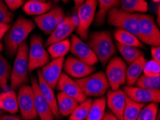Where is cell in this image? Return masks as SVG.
I'll return each mask as SVG.
<instances>
[{"label":"cell","mask_w":160,"mask_h":120,"mask_svg":"<svg viewBox=\"0 0 160 120\" xmlns=\"http://www.w3.org/2000/svg\"><path fill=\"white\" fill-rule=\"evenodd\" d=\"M35 28V24L32 21L19 17L13 25L10 27L4 37V44L7 54L10 57L15 55L19 46L25 42Z\"/></svg>","instance_id":"cell-1"},{"label":"cell","mask_w":160,"mask_h":120,"mask_svg":"<svg viewBox=\"0 0 160 120\" xmlns=\"http://www.w3.org/2000/svg\"><path fill=\"white\" fill-rule=\"evenodd\" d=\"M88 45L103 66H106L116 53L112 37L108 31H98L90 34Z\"/></svg>","instance_id":"cell-2"},{"label":"cell","mask_w":160,"mask_h":120,"mask_svg":"<svg viewBox=\"0 0 160 120\" xmlns=\"http://www.w3.org/2000/svg\"><path fill=\"white\" fill-rule=\"evenodd\" d=\"M28 45L25 41L18 49L11 73V87L14 91L28 81Z\"/></svg>","instance_id":"cell-3"},{"label":"cell","mask_w":160,"mask_h":120,"mask_svg":"<svg viewBox=\"0 0 160 120\" xmlns=\"http://www.w3.org/2000/svg\"><path fill=\"white\" fill-rule=\"evenodd\" d=\"M107 19L109 24L133 34L140 40L139 26L136 13H128L118 7H112L107 12Z\"/></svg>","instance_id":"cell-4"},{"label":"cell","mask_w":160,"mask_h":120,"mask_svg":"<svg viewBox=\"0 0 160 120\" xmlns=\"http://www.w3.org/2000/svg\"><path fill=\"white\" fill-rule=\"evenodd\" d=\"M86 97H101L107 92L109 84L106 73L96 72L88 76L75 80Z\"/></svg>","instance_id":"cell-5"},{"label":"cell","mask_w":160,"mask_h":120,"mask_svg":"<svg viewBox=\"0 0 160 120\" xmlns=\"http://www.w3.org/2000/svg\"><path fill=\"white\" fill-rule=\"evenodd\" d=\"M139 23L140 41L151 46L160 45V32L153 17L144 13H136Z\"/></svg>","instance_id":"cell-6"},{"label":"cell","mask_w":160,"mask_h":120,"mask_svg":"<svg viewBox=\"0 0 160 120\" xmlns=\"http://www.w3.org/2000/svg\"><path fill=\"white\" fill-rule=\"evenodd\" d=\"M50 61V55L45 50L42 37L33 35L30 38L28 52V72L43 67Z\"/></svg>","instance_id":"cell-7"},{"label":"cell","mask_w":160,"mask_h":120,"mask_svg":"<svg viewBox=\"0 0 160 120\" xmlns=\"http://www.w3.org/2000/svg\"><path fill=\"white\" fill-rule=\"evenodd\" d=\"M97 6L98 0H86L76 11L78 21L76 31L82 40H86L88 38L89 28L95 17Z\"/></svg>","instance_id":"cell-8"},{"label":"cell","mask_w":160,"mask_h":120,"mask_svg":"<svg viewBox=\"0 0 160 120\" xmlns=\"http://www.w3.org/2000/svg\"><path fill=\"white\" fill-rule=\"evenodd\" d=\"M19 110L23 120H35L38 117L35 107L34 92L32 86L22 85L18 96Z\"/></svg>","instance_id":"cell-9"},{"label":"cell","mask_w":160,"mask_h":120,"mask_svg":"<svg viewBox=\"0 0 160 120\" xmlns=\"http://www.w3.org/2000/svg\"><path fill=\"white\" fill-rule=\"evenodd\" d=\"M106 65V76L109 87L113 91L119 89L121 86L126 83L127 64L123 59L116 56L111 58Z\"/></svg>","instance_id":"cell-10"},{"label":"cell","mask_w":160,"mask_h":120,"mask_svg":"<svg viewBox=\"0 0 160 120\" xmlns=\"http://www.w3.org/2000/svg\"><path fill=\"white\" fill-rule=\"evenodd\" d=\"M65 14L60 7H55L49 12L35 17L34 20L39 28L46 35H50L63 21Z\"/></svg>","instance_id":"cell-11"},{"label":"cell","mask_w":160,"mask_h":120,"mask_svg":"<svg viewBox=\"0 0 160 120\" xmlns=\"http://www.w3.org/2000/svg\"><path fill=\"white\" fill-rule=\"evenodd\" d=\"M78 21L76 16H68L65 18L63 21L50 34L44 46L48 47L53 43L67 39L78 28Z\"/></svg>","instance_id":"cell-12"},{"label":"cell","mask_w":160,"mask_h":120,"mask_svg":"<svg viewBox=\"0 0 160 120\" xmlns=\"http://www.w3.org/2000/svg\"><path fill=\"white\" fill-rule=\"evenodd\" d=\"M70 51L77 59L89 65H94L98 62L95 53L88 44L85 43L81 38L75 35L71 37Z\"/></svg>","instance_id":"cell-13"},{"label":"cell","mask_w":160,"mask_h":120,"mask_svg":"<svg viewBox=\"0 0 160 120\" xmlns=\"http://www.w3.org/2000/svg\"><path fill=\"white\" fill-rule=\"evenodd\" d=\"M63 67L65 72L68 76L76 79L88 76L96 70L94 65L86 64L72 55H69L64 61Z\"/></svg>","instance_id":"cell-14"},{"label":"cell","mask_w":160,"mask_h":120,"mask_svg":"<svg viewBox=\"0 0 160 120\" xmlns=\"http://www.w3.org/2000/svg\"><path fill=\"white\" fill-rule=\"evenodd\" d=\"M123 91L130 99L137 103H157L160 101V90L152 91L139 87L126 86Z\"/></svg>","instance_id":"cell-15"},{"label":"cell","mask_w":160,"mask_h":120,"mask_svg":"<svg viewBox=\"0 0 160 120\" xmlns=\"http://www.w3.org/2000/svg\"><path fill=\"white\" fill-rule=\"evenodd\" d=\"M55 89L65 93L79 104L87 99V97L83 94L77 83L65 73H62Z\"/></svg>","instance_id":"cell-16"},{"label":"cell","mask_w":160,"mask_h":120,"mask_svg":"<svg viewBox=\"0 0 160 120\" xmlns=\"http://www.w3.org/2000/svg\"><path fill=\"white\" fill-rule=\"evenodd\" d=\"M64 57L55 58L48 62L40 70L41 75L48 85L54 90L62 74L64 64Z\"/></svg>","instance_id":"cell-17"},{"label":"cell","mask_w":160,"mask_h":120,"mask_svg":"<svg viewBox=\"0 0 160 120\" xmlns=\"http://www.w3.org/2000/svg\"><path fill=\"white\" fill-rule=\"evenodd\" d=\"M31 86H32L34 92V100H35V107L38 117L41 120H54L55 117L52 110L46 102V100L41 94L39 89L38 80L35 76L31 77Z\"/></svg>","instance_id":"cell-18"},{"label":"cell","mask_w":160,"mask_h":120,"mask_svg":"<svg viewBox=\"0 0 160 120\" xmlns=\"http://www.w3.org/2000/svg\"><path fill=\"white\" fill-rule=\"evenodd\" d=\"M126 97L124 91L122 89L113 91L108 89L106 103L112 113L117 117L118 120H123V110L126 104Z\"/></svg>","instance_id":"cell-19"},{"label":"cell","mask_w":160,"mask_h":120,"mask_svg":"<svg viewBox=\"0 0 160 120\" xmlns=\"http://www.w3.org/2000/svg\"><path fill=\"white\" fill-rule=\"evenodd\" d=\"M38 78L39 89H40L41 94H42V97L46 100V102L49 104L50 109L52 110V114L55 117V119H56L57 120H60L61 119V115H60L59 109H58L57 99L54 94L53 89L43 79L42 75H41L40 70L38 71Z\"/></svg>","instance_id":"cell-20"},{"label":"cell","mask_w":160,"mask_h":120,"mask_svg":"<svg viewBox=\"0 0 160 120\" xmlns=\"http://www.w3.org/2000/svg\"><path fill=\"white\" fill-rule=\"evenodd\" d=\"M0 109L12 114L19 111L18 97L14 90L0 93Z\"/></svg>","instance_id":"cell-21"},{"label":"cell","mask_w":160,"mask_h":120,"mask_svg":"<svg viewBox=\"0 0 160 120\" xmlns=\"http://www.w3.org/2000/svg\"><path fill=\"white\" fill-rule=\"evenodd\" d=\"M146 60L144 56L140 57L129 64L126 71V83L128 86H133L143 72V68Z\"/></svg>","instance_id":"cell-22"},{"label":"cell","mask_w":160,"mask_h":120,"mask_svg":"<svg viewBox=\"0 0 160 120\" xmlns=\"http://www.w3.org/2000/svg\"><path fill=\"white\" fill-rule=\"evenodd\" d=\"M56 99L60 114L62 117L70 116L79 104V103L74 99L62 91L58 93Z\"/></svg>","instance_id":"cell-23"},{"label":"cell","mask_w":160,"mask_h":120,"mask_svg":"<svg viewBox=\"0 0 160 120\" xmlns=\"http://www.w3.org/2000/svg\"><path fill=\"white\" fill-rule=\"evenodd\" d=\"M52 7V1L42 2L38 1H28L23 7V11L28 15L39 16L49 12Z\"/></svg>","instance_id":"cell-24"},{"label":"cell","mask_w":160,"mask_h":120,"mask_svg":"<svg viewBox=\"0 0 160 120\" xmlns=\"http://www.w3.org/2000/svg\"><path fill=\"white\" fill-rule=\"evenodd\" d=\"M113 37H114L115 40L117 41V43L122 44V45L134 46V47L139 48H144V45L137 37L127 31L122 30V29H116L114 33H113Z\"/></svg>","instance_id":"cell-25"},{"label":"cell","mask_w":160,"mask_h":120,"mask_svg":"<svg viewBox=\"0 0 160 120\" xmlns=\"http://www.w3.org/2000/svg\"><path fill=\"white\" fill-rule=\"evenodd\" d=\"M106 98H98L93 101L89 112L85 120H102L105 114Z\"/></svg>","instance_id":"cell-26"},{"label":"cell","mask_w":160,"mask_h":120,"mask_svg":"<svg viewBox=\"0 0 160 120\" xmlns=\"http://www.w3.org/2000/svg\"><path fill=\"white\" fill-rule=\"evenodd\" d=\"M99 10L96 15L95 23L98 26H101L105 22L107 12L112 7H118L121 4V0H98Z\"/></svg>","instance_id":"cell-27"},{"label":"cell","mask_w":160,"mask_h":120,"mask_svg":"<svg viewBox=\"0 0 160 120\" xmlns=\"http://www.w3.org/2000/svg\"><path fill=\"white\" fill-rule=\"evenodd\" d=\"M116 46L121 55L128 64H131L138 58L144 56V53L139 48L122 45L118 43H116Z\"/></svg>","instance_id":"cell-28"},{"label":"cell","mask_w":160,"mask_h":120,"mask_svg":"<svg viewBox=\"0 0 160 120\" xmlns=\"http://www.w3.org/2000/svg\"><path fill=\"white\" fill-rule=\"evenodd\" d=\"M144 106L145 104L135 102L127 96L123 110V120H137L140 111Z\"/></svg>","instance_id":"cell-29"},{"label":"cell","mask_w":160,"mask_h":120,"mask_svg":"<svg viewBox=\"0 0 160 120\" xmlns=\"http://www.w3.org/2000/svg\"><path fill=\"white\" fill-rule=\"evenodd\" d=\"M71 48V41L69 39L59 41L48 46V53L52 59L58 58L65 57V55L69 52Z\"/></svg>","instance_id":"cell-30"},{"label":"cell","mask_w":160,"mask_h":120,"mask_svg":"<svg viewBox=\"0 0 160 120\" xmlns=\"http://www.w3.org/2000/svg\"><path fill=\"white\" fill-rule=\"evenodd\" d=\"M120 4L121 9L128 13H144L148 10V4L144 0H121Z\"/></svg>","instance_id":"cell-31"},{"label":"cell","mask_w":160,"mask_h":120,"mask_svg":"<svg viewBox=\"0 0 160 120\" xmlns=\"http://www.w3.org/2000/svg\"><path fill=\"white\" fill-rule=\"evenodd\" d=\"M137 87L142 88L152 91L159 90L160 76H147L142 75L138 78L136 82Z\"/></svg>","instance_id":"cell-32"},{"label":"cell","mask_w":160,"mask_h":120,"mask_svg":"<svg viewBox=\"0 0 160 120\" xmlns=\"http://www.w3.org/2000/svg\"><path fill=\"white\" fill-rule=\"evenodd\" d=\"M12 67L8 61L0 54V87L8 91V80L11 76Z\"/></svg>","instance_id":"cell-33"},{"label":"cell","mask_w":160,"mask_h":120,"mask_svg":"<svg viewBox=\"0 0 160 120\" xmlns=\"http://www.w3.org/2000/svg\"><path fill=\"white\" fill-rule=\"evenodd\" d=\"M93 99H87L77 106L72 114L70 115L69 120H85L91 108Z\"/></svg>","instance_id":"cell-34"},{"label":"cell","mask_w":160,"mask_h":120,"mask_svg":"<svg viewBox=\"0 0 160 120\" xmlns=\"http://www.w3.org/2000/svg\"><path fill=\"white\" fill-rule=\"evenodd\" d=\"M158 113V104L150 103L142 109L137 120H156Z\"/></svg>","instance_id":"cell-35"},{"label":"cell","mask_w":160,"mask_h":120,"mask_svg":"<svg viewBox=\"0 0 160 120\" xmlns=\"http://www.w3.org/2000/svg\"><path fill=\"white\" fill-rule=\"evenodd\" d=\"M143 73L147 76H160V63L153 60H146L143 68Z\"/></svg>","instance_id":"cell-36"},{"label":"cell","mask_w":160,"mask_h":120,"mask_svg":"<svg viewBox=\"0 0 160 120\" xmlns=\"http://www.w3.org/2000/svg\"><path fill=\"white\" fill-rule=\"evenodd\" d=\"M14 14L9 10L3 0H0V23L9 24L12 21Z\"/></svg>","instance_id":"cell-37"},{"label":"cell","mask_w":160,"mask_h":120,"mask_svg":"<svg viewBox=\"0 0 160 120\" xmlns=\"http://www.w3.org/2000/svg\"><path fill=\"white\" fill-rule=\"evenodd\" d=\"M4 2L9 10L12 11L17 10L25 3V0H4Z\"/></svg>","instance_id":"cell-38"},{"label":"cell","mask_w":160,"mask_h":120,"mask_svg":"<svg viewBox=\"0 0 160 120\" xmlns=\"http://www.w3.org/2000/svg\"><path fill=\"white\" fill-rule=\"evenodd\" d=\"M151 55L153 58V60L160 63V48L152 46L151 48Z\"/></svg>","instance_id":"cell-39"},{"label":"cell","mask_w":160,"mask_h":120,"mask_svg":"<svg viewBox=\"0 0 160 120\" xmlns=\"http://www.w3.org/2000/svg\"><path fill=\"white\" fill-rule=\"evenodd\" d=\"M10 26L11 25L9 24L0 23V40L4 38V36L5 35L7 32L10 28Z\"/></svg>","instance_id":"cell-40"},{"label":"cell","mask_w":160,"mask_h":120,"mask_svg":"<svg viewBox=\"0 0 160 120\" xmlns=\"http://www.w3.org/2000/svg\"><path fill=\"white\" fill-rule=\"evenodd\" d=\"M102 120H118L114 114L110 111H107L103 115Z\"/></svg>","instance_id":"cell-41"},{"label":"cell","mask_w":160,"mask_h":120,"mask_svg":"<svg viewBox=\"0 0 160 120\" xmlns=\"http://www.w3.org/2000/svg\"><path fill=\"white\" fill-rule=\"evenodd\" d=\"M0 120H21V118L19 116H14V115H1Z\"/></svg>","instance_id":"cell-42"},{"label":"cell","mask_w":160,"mask_h":120,"mask_svg":"<svg viewBox=\"0 0 160 120\" xmlns=\"http://www.w3.org/2000/svg\"><path fill=\"white\" fill-rule=\"evenodd\" d=\"M85 1H86V0H73L74 4H75V9H76V11H77L79 7L84 3Z\"/></svg>","instance_id":"cell-43"},{"label":"cell","mask_w":160,"mask_h":120,"mask_svg":"<svg viewBox=\"0 0 160 120\" xmlns=\"http://www.w3.org/2000/svg\"><path fill=\"white\" fill-rule=\"evenodd\" d=\"M159 14H160V6H159V5H158V8H157V24H158V26H159V24H160Z\"/></svg>","instance_id":"cell-44"},{"label":"cell","mask_w":160,"mask_h":120,"mask_svg":"<svg viewBox=\"0 0 160 120\" xmlns=\"http://www.w3.org/2000/svg\"><path fill=\"white\" fill-rule=\"evenodd\" d=\"M60 1H62V2H63L64 3L67 4L68 2L70 1V0H54L55 2H60Z\"/></svg>","instance_id":"cell-45"},{"label":"cell","mask_w":160,"mask_h":120,"mask_svg":"<svg viewBox=\"0 0 160 120\" xmlns=\"http://www.w3.org/2000/svg\"><path fill=\"white\" fill-rule=\"evenodd\" d=\"M3 48H4V45H3V44L0 43V52H2V50H3Z\"/></svg>","instance_id":"cell-46"},{"label":"cell","mask_w":160,"mask_h":120,"mask_svg":"<svg viewBox=\"0 0 160 120\" xmlns=\"http://www.w3.org/2000/svg\"><path fill=\"white\" fill-rule=\"evenodd\" d=\"M28 1H38V2H46V0H28Z\"/></svg>","instance_id":"cell-47"},{"label":"cell","mask_w":160,"mask_h":120,"mask_svg":"<svg viewBox=\"0 0 160 120\" xmlns=\"http://www.w3.org/2000/svg\"><path fill=\"white\" fill-rule=\"evenodd\" d=\"M156 120H160V114H159V112L158 114H157V117Z\"/></svg>","instance_id":"cell-48"},{"label":"cell","mask_w":160,"mask_h":120,"mask_svg":"<svg viewBox=\"0 0 160 120\" xmlns=\"http://www.w3.org/2000/svg\"><path fill=\"white\" fill-rule=\"evenodd\" d=\"M152 1L156 2V3H159L160 2V0H152Z\"/></svg>","instance_id":"cell-49"},{"label":"cell","mask_w":160,"mask_h":120,"mask_svg":"<svg viewBox=\"0 0 160 120\" xmlns=\"http://www.w3.org/2000/svg\"><path fill=\"white\" fill-rule=\"evenodd\" d=\"M2 114V110H0V116H1Z\"/></svg>","instance_id":"cell-50"}]
</instances>
